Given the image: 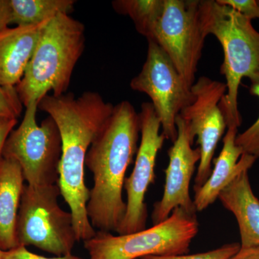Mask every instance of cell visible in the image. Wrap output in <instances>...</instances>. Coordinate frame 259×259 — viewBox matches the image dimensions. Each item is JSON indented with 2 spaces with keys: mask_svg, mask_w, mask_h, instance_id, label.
I'll use <instances>...</instances> for the list:
<instances>
[{
  "mask_svg": "<svg viewBox=\"0 0 259 259\" xmlns=\"http://www.w3.org/2000/svg\"><path fill=\"white\" fill-rule=\"evenodd\" d=\"M113 108L100 94L91 91L79 97L73 93L59 97L48 95L37 104V109L54 119L60 132L57 184L72 214L77 242L88 241L96 235L87 212L90 190L85 184V160L94 139Z\"/></svg>",
  "mask_w": 259,
  "mask_h": 259,
  "instance_id": "cell-1",
  "label": "cell"
},
{
  "mask_svg": "<svg viewBox=\"0 0 259 259\" xmlns=\"http://www.w3.org/2000/svg\"><path fill=\"white\" fill-rule=\"evenodd\" d=\"M141 119L134 105L124 100L114 106L91 146L85 167L93 175L87 212L97 231L117 233L125 218L122 197L126 171L137 153Z\"/></svg>",
  "mask_w": 259,
  "mask_h": 259,
  "instance_id": "cell-2",
  "label": "cell"
},
{
  "mask_svg": "<svg viewBox=\"0 0 259 259\" xmlns=\"http://www.w3.org/2000/svg\"><path fill=\"white\" fill-rule=\"evenodd\" d=\"M199 16L205 36L214 35L223 48L221 73L226 77L227 93L220 107L227 126L239 127L242 117L238 97L242 79L259 83V32L250 19L216 0H199Z\"/></svg>",
  "mask_w": 259,
  "mask_h": 259,
  "instance_id": "cell-3",
  "label": "cell"
},
{
  "mask_svg": "<svg viewBox=\"0 0 259 259\" xmlns=\"http://www.w3.org/2000/svg\"><path fill=\"white\" fill-rule=\"evenodd\" d=\"M85 26L69 15L51 19L42 29L23 79L15 87L23 106L38 103L49 92H67L75 66L84 51Z\"/></svg>",
  "mask_w": 259,
  "mask_h": 259,
  "instance_id": "cell-4",
  "label": "cell"
},
{
  "mask_svg": "<svg viewBox=\"0 0 259 259\" xmlns=\"http://www.w3.org/2000/svg\"><path fill=\"white\" fill-rule=\"evenodd\" d=\"M199 231L197 214L182 207L150 228L126 235L97 231L83 242L89 259H140L148 255L187 254Z\"/></svg>",
  "mask_w": 259,
  "mask_h": 259,
  "instance_id": "cell-5",
  "label": "cell"
},
{
  "mask_svg": "<svg viewBox=\"0 0 259 259\" xmlns=\"http://www.w3.org/2000/svg\"><path fill=\"white\" fill-rule=\"evenodd\" d=\"M60 194L58 184L24 185L17 221L19 244L56 256L71 254L77 241L72 214L59 205Z\"/></svg>",
  "mask_w": 259,
  "mask_h": 259,
  "instance_id": "cell-6",
  "label": "cell"
},
{
  "mask_svg": "<svg viewBox=\"0 0 259 259\" xmlns=\"http://www.w3.org/2000/svg\"><path fill=\"white\" fill-rule=\"evenodd\" d=\"M37 104L26 107L21 123L5 141L2 157L18 162L28 185H55L61 156L60 132L51 116L37 123Z\"/></svg>",
  "mask_w": 259,
  "mask_h": 259,
  "instance_id": "cell-7",
  "label": "cell"
},
{
  "mask_svg": "<svg viewBox=\"0 0 259 259\" xmlns=\"http://www.w3.org/2000/svg\"><path fill=\"white\" fill-rule=\"evenodd\" d=\"M130 86L150 97L161 122L162 134L175 142L177 117L193 102L194 95L166 52L154 40H148L146 62Z\"/></svg>",
  "mask_w": 259,
  "mask_h": 259,
  "instance_id": "cell-8",
  "label": "cell"
},
{
  "mask_svg": "<svg viewBox=\"0 0 259 259\" xmlns=\"http://www.w3.org/2000/svg\"><path fill=\"white\" fill-rule=\"evenodd\" d=\"M205 38L199 0H164L153 40L166 52L190 88L195 82Z\"/></svg>",
  "mask_w": 259,
  "mask_h": 259,
  "instance_id": "cell-9",
  "label": "cell"
},
{
  "mask_svg": "<svg viewBox=\"0 0 259 259\" xmlns=\"http://www.w3.org/2000/svg\"><path fill=\"white\" fill-rule=\"evenodd\" d=\"M139 115L141 142L134 169L124 184L127 193L126 212L117 232L118 235L131 234L146 229L148 209L145 197L148 187L156 180V158L166 140L164 135L160 134L161 122L151 102L141 105Z\"/></svg>",
  "mask_w": 259,
  "mask_h": 259,
  "instance_id": "cell-10",
  "label": "cell"
},
{
  "mask_svg": "<svg viewBox=\"0 0 259 259\" xmlns=\"http://www.w3.org/2000/svg\"><path fill=\"white\" fill-rule=\"evenodd\" d=\"M194 100L181 111L180 115L187 123L200 151V161L194 179V191L207 182L212 173L213 156L218 143L228 126L220 102L227 93L226 83L200 76L192 85Z\"/></svg>",
  "mask_w": 259,
  "mask_h": 259,
  "instance_id": "cell-11",
  "label": "cell"
},
{
  "mask_svg": "<svg viewBox=\"0 0 259 259\" xmlns=\"http://www.w3.org/2000/svg\"><path fill=\"white\" fill-rule=\"evenodd\" d=\"M176 125L177 139L168 150L169 162L164 171L166 179L163 196L153 204L151 214L153 225L164 221L177 207L197 214L190 197V186L196 164L200 161V151L199 147L192 148L194 138L180 115L177 117Z\"/></svg>",
  "mask_w": 259,
  "mask_h": 259,
  "instance_id": "cell-12",
  "label": "cell"
},
{
  "mask_svg": "<svg viewBox=\"0 0 259 259\" xmlns=\"http://www.w3.org/2000/svg\"><path fill=\"white\" fill-rule=\"evenodd\" d=\"M238 127L230 126L227 128L223 146L219 156L213 158V169L207 182L198 190L194 191V207L202 212L218 199L220 194L234 177L245 169H249L257 158L243 153L236 144Z\"/></svg>",
  "mask_w": 259,
  "mask_h": 259,
  "instance_id": "cell-13",
  "label": "cell"
},
{
  "mask_svg": "<svg viewBox=\"0 0 259 259\" xmlns=\"http://www.w3.org/2000/svg\"><path fill=\"white\" fill-rule=\"evenodd\" d=\"M51 19L39 25L8 28L0 32V86L15 88L20 83L42 29Z\"/></svg>",
  "mask_w": 259,
  "mask_h": 259,
  "instance_id": "cell-14",
  "label": "cell"
},
{
  "mask_svg": "<svg viewBox=\"0 0 259 259\" xmlns=\"http://www.w3.org/2000/svg\"><path fill=\"white\" fill-rule=\"evenodd\" d=\"M248 171L237 175L218 197L223 207L236 218L241 248L259 245V199L252 190Z\"/></svg>",
  "mask_w": 259,
  "mask_h": 259,
  "instance_id": "cell-15",
  "label": "cell"
},
{
  "mask_svg": "<svg viewBox=\"0 0 259 259\" xmlns=\"http://www.w3.org/2000/svg\"><path fill=\"white\" fill-rule=\"evenodd\" d=\"M24 180L18 162L0 158V250L3 251L20 245L17 221Z\"/></svg>",
  "mask_w": 259,
  "mask_h": 259,
  "instance_id": "cell-16",
  "label": "cell"
},
{
  "mask_svg": "<svg viewBox=\"0 0 259 259\" xmlns=\"http://www.w3.org/2000/svg\"><path fill=\"white\" fill-rule=\"evenodd\" d=\"M74 0H10L11 24L17 26L39 25L60 14L74 10Z\"/></svg>",
  "mask_w": 259,
  "mask_h": 259,
  "instance_id": "cell-17",
  "label": "cell"
},
{
  "mask_svg": "<svg viewBox=\"0 0 259 259\" xmlns=\"http://www.w3.org/2000/svg\"><path fill=\"white\" fill-rule=\"evenodd\" d=\"M112 8L116 13L128 16L139 33L153 40L155 29L163 14L164 0H115Z\"/></svg>",
  "mask_w": 259,
  "mask_h": 259,
  "instance_id": "cell-18",
  "label": "cell"
},
{
  "mask_svg": "<svg viewBox=\"0 0 259 259\" xmlns=\"http://www.w3.org/2000/svg\"><path fill=\"white\" fill-rule=\"evenodd\" d=\"M249 92L250 95L259 99V83L250 85ZM236 144L241 148L243 153L251 155L257 159L259 158V115L244 132L237 135Z\"/></svg>",
  "mask_w": 259,
  "mask_h": 259,
  "instance_id": "cell-19",
  "label": "cell"
},
{
  "mask_svg": "<svg viewBox=\"0 0 259 259\" xmlns=\"http://www.w3.org/2000/svg\"><path fill=\"white\" fill-rule=\"evenodd\" d=\"M241 248L238 243H228L216 249L192 255H148L140 259H229Z\"/></svg>",
  "mask_w": 259,
  "mask_h": 259,
  "instance_id": "cell-20",
  "label": "cell"
},
{
  "mask_svg": "<svg viewBox=\"0 0 259 259\" xmlns=\"http://www.w3.org/2000/svg\"><path fill=\"white\" fill-rule=\"evenodd\" d=\"M23 106L15 88L0 86V118L18 119Z\"/></svg>",
  "mask_w": 259,
  "mask_h": 259,
  "instance_id": "cell-21",
  "label": "cell"
},
{
  "mask_svg": "<svg viewBox=\"0 0 259 259\" xmlns=\"http://www.w3.org/2000/svg\"><path fill=\"white\" fill-rule=\"evenodd\" d=\"M219 4L229 7L239 13L250 19L259 18V6L257 0H216Z\"/></svg>",
  "mask_w": 259,
  "mask_h": 259,
  "instance_id": "cell-22",
  "label": "cell"
},
{
  "mask_svg": "<svg viewBox=\"0 0 259 259\" xmlns=\"http://www.w3.org/2000/svg\"><path fill=\"white\" fill-rule=\"evenodd\" d=\"M3 259H82L79 256L73 254L56 256L53 258L42 256L35 254L27 249L26 247L20 245L13 249L3 252Z\"/></svg>",
  "mask_w": 259,
  "mask_h": 259,
  "instance_id": "cell-23",
  "label": "cell"
},
{
  "mask_svg": "<svg viewBox=\"0 0 259 259\" xmlns=\"http://www.w3.org/2000/svg\"><path fill=\"white\" fill-rule=\"evenodd\" d=\"M17 124H18V119L0 118V158H2L5 141L10 133L14 130Z\"/></svg>",
  "mask_w": 259,
  "mask_h": 259,
  "instance_id": "cell-24",
  "label": "cell"
},
{
  "mask_svg": "<svg viewBox=\"0 0 259 259\" xmlns=\"http://www.w3.org/2000/svg\"><path fill=\"white\" fill-rule=\"evenodd\" d=\"M12 10L10 0H0V32L11 24Z\"/></svg>",
  "mask_w": 259,
  "mask_h": 259,
  "instance_id": "cell-25",
  "label": "cell"
},
{
  "mask_svg": "<svg viewBox=\"0 0 259 259\" xmlns=\"http://www.w3.org/2000/svg\"><path fill=\"white\" fill-rule=\"evenodd\" d=\"M229 259H259V245L241 248Z\"/></svg>",
  "mask_w": 259,
  "mask_h": 259,
  "instance_id": "cell-26",
  "label": "cell"
},
{
  "mask_svg": "<svg viewBox=\"0 0 259 259\" xmlns=\"http://www.w3.org/2000/svg\"><path fill=\"white\" fill-rule=\"evenodd\" d=\"M3 252L4 251H3V250H0V259H3Z\"/></svg>",
  "mask_w": 259,
  "mask_h": 259,
  "instance_id": "cell-27",
  "label": "cell"
},
{
  "mask_svg": "<svg viewBox=\"0 0 259 259\" xmlns=\"http://www.w3.org/2000/svg\"><path fill=\"white\" fill-rule=\"evenodd\" d=\"M257 2H258V6H259V0H257ZM259 19V18H258Z\"/></svg>",
  "mask_w": 259,
  "mask_h": 259,
  "instance_id": "cell-28",
  "label": "cell"
}]
</instances>
